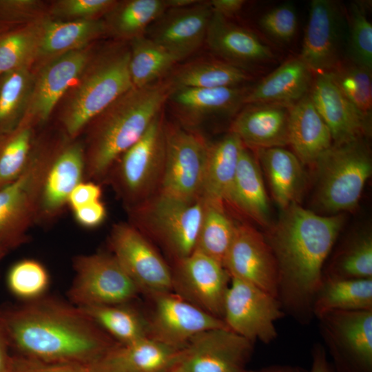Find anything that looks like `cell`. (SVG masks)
Segmentation results:
<instances>
[{
  "mask_svg": "<svg viewBox=\"0 0 372 372\" xmlns=\"http://www.w3.org/2000/svg\"><path fill=\"white\" fill-rule=\"evenodd\" d=\"M0 324L15 356L90 366L118 343L81 308L47 295L0 307Z\"/></svg>",
  "mask_w": 372,
  "mask_h": 372,
  "instance_id": "obj_1",
  "label": "cell"
},
{
  "mask_svg": "<svg viewBox=\"0 0 372 372\" xmlns=\"http://www.w3.org/2000/svg\"><path fill=\"white\" fill-rule=\"evenodd\" d=\"M266 239L276 257L278 298L285 313L302 324L313 317V304L323 267L344 223L342 214L322 216L298 203L282 210Z\"/></svg>",
  "mask_w": 372,
  "mask_h": 372,
  "instance_id": "obj_2",
  "label": "cell"
},
{
  "mask_svg": "<svg viewBox=\"0 0 372 372\" xmlns=\"http://www.w3.org/2000/svg\"><path fill=\"white\" fill-rule=\"evenodd\" d=\"M171 92L164 79L143 87H132L96 118L84 152V180L105 181L116 161L163 111Z\"/></svg>",
  "mask_w": 372,
  "mask_h": 372,
  "instance_id": "obj_3",
  "label": "cell"
},
{
  "mask_svg": "<svg viewBox=\"0 0 372 372\" xmlns=\"http://www.w3.org/2000/svg\"><path fill=\"white\" fill-rule=\"evenodd\" d=\"M128 211L130 223L156 241L174 262L195 250L204 211L201 198L185 200L159 192Z\"/></svg>",
  "mask_w": 372,
  "mask_h": 372,
  "instance_id": "obj_4",
  "label": "cell"
},
{
  "mask_svg": "<svg viewBox=\"0 0 372 372\" xmlns=\"http://www.w3.org/2000/svg\"><path fill=\"white\" fill-rule=\"evenodd\" d=\"M317 203L331 214L355 208L372 173L369 147L363 139L333 144L317 160Z\"/></svg>",
  "mask_w": 372,
  "mask_h": 372,
  "instance_id": "obj_5",
  "label": "cell"
},
{
  "mask_svg": "<svg viewBox=\"0 0 372 372\" xmlns=\"http://www.w3.org/2000/svg\"><path fill=\"white\" fill-rule=\"evenodd\" d=\"M165 125L162 111L116 161L105 179L128 211L160 192L165 161Z\"/></svg>",
  "mask_w": 372,
  "mask_h": 372,
  "instance_id": "obj_6",
  "label": "cell"
},
{
  "mask_svg": "<svg viewBox=\"0 0 372 372\" xmlns=\"http://www.w3.org/2000/svg\"><path fill=\"white\" fill-rule=\"evenodd\" d=\"M59 152H32L21 174L0 189L1 246L12 250L28 240V230L37 224L46 176Z\"/></svg>",
  "mask_w": 372,
  "mask_h": 372,
  "instance_id": "obj_7",
  "label": "cell"
},
{
  "mask_svg": "<svg viewBox=\"0 0 372 372\" xmlns=\"http://www.w3.org/2000/svg\"><path fill=\"white\" fill-rule=\"evenodd\" d=\"M130 50L108 52L99 60L72 98L63 119L68 136L74 138L133 86L129 72Z\"/></svg>",
  "mask_w": 372,
  "mask_h": 372,
  "instance_id": "obj_8",
  "label": "cell"
},
{
  "mask_svg": "<svg viewBox=\"0 0 372 372\" xmlns=\"http://www.w3.org/2000/svg\"><path fill=\"white\" fill-rule=\"evenodd\" d=\"M72 266L74 277L68 297L78 307L129 303L141 293L112 254L79 255Z\"/></svg>",
  "mask_w": 372,
  "mask_h": 372,
  "instance_id": "obj_9",
  "label": "cell"
},
{
  "mask_svg": "<svg viewBox=\"0 0 372 372\" xmlns=\"http://www.w3.org/2000/svg\"><path fill=\"white\" fill-rule=\"evenodd\" d=\"M165 161L160 192L200 198L209 144L197 132L165 122Z\"/></svg>",
  "mask_w": 372,
  "mask_h": 372,
  "instance_id": "obj_10",
  "label": "cell"
},
{
  "mask_svg": "<svg viewBox=\"0 0 372 372\" xmlns=\"http://www.w3.org/2000/svg\"><path fill=\"white\" fill-rule=\"evenodd\" d=\"M285 314L276 297L249 282L231 278L223 318L231 331L254 344L256 341L269 344L276 340V322Z\"/></svg>",
  "mask_w": 372,
  "mask_h": 372,
  "instance_id": "obj_11",
  "label": "cell"
},
{
  "mask_svg": "<svg viewBox=\"0 0 372 372\" xmlns=\"http://www.w3.org/2000/svg\"><path fill=\"white\" fill-rule=\"evenodd\" d=\"M316 318L339 372H372V310L331 311Z\"/></svg>",
  "mask_w": 372,
  "mask_h": 372,
  "instance_id": "obj_12",
  "label": "cell"
},
{
  "mask_svg": "<svg viewBox=\"0 0 372 372\" xmlns=\"http://www.w3.org/2000/svg\"><path fill=\"white\" fill-rule=\"evenodd\" d=\"M112 254L148 296L172 291V267L147 238L130 223L114 224L109 236Z\"/></svg>",
  "mask_w": 372,
  "mask_h": 372,
  "instance_id": "obj_13",
  "label": "cell"
},
{
  "mask_svg": "<svg viewBox=\"0 0 372 372\" xmlns=\"http://www.w3.org/2000/svg\"><path fill=\"white\" fill-rule=\"evenodd\" d=\"M172 273V292L223 320L231 278L220 263L194 250L186 258L174 262Z\"/></svg>",
  "mask_w": 372,
  "mask_h": 372,
  "instance_id": "obj_14",
  "label": "cell"
},
{
  "mask_svg": "<svg viewBox=\"0 0 372 372\" xmlns=\"http://www.w3.org/2000/svg\"><path fill=\"white\" fill-rule=\"evenodd\" d=\"M149 297L153 302L152 313L147 317L149 337L169 346L184 349L191 339L203 331L228 328L222 319L172 291Z\"/></svg>",
  "mask_w": 372,
  "mask_h": 372,
  "instance_id": "obj_15",
  "label": "cell"
},
{
  "mask_svg": "<svg viewBox=\"0 0 372 372\" xmlns=\"http://www.w3.org/2000/svg\"><path fill=\"white\" fill-rule=\"evenodd\" d=\"M223 265L230 278L254 285L278 298L276 257L266 238L252 226L237 225Z\"/></svg>",
  "mask_w": 372,
  "mask_h": 372,
  "instance_id": "obj_16",
  "label": "cell"
},
{
  "mask_svg": "<svg viewBox=\"0 0 372 372\" xmlns=\"http://www.w3.org/2000/svg\"><path fill=\"white\" fill-rule=\"evenodd\" d=\"M253 350L254 343L228 328L213 329L189 341L182 364L187 372H240Z\"/></svg>",
  "mask_w": 372,
  "mask_h": 372,
  "instance_id": "obj_17",
  "label": "cell"
},
{
  "mask_svg": "<svg viewBox=\"0 0 372 372\" xmlns=\"http://www.w3.org/2000/svg\"><path fill=\"white\" fill-rule=\"evenodd\" d=\"M343 18L338 4L313 0L299 58L313 75L329 73L340 61Z\"/></svg>",
  "mask_w": 372,
  "mask_h": 372,
  "instance_id": "obj_18",
  "label": "cell"
},
{
  "mask_svg": "<svg viewBox=\"0 0 372 372\" xmlns=\"http://www.w3.org/2000/svg\"><path fill=\"white\" fill-rule=\"evenodd\" d=\"M211 15L209 2L204 1L185 8H167L149 26L145 35L179 62L205 41Z\"/></svg>",
  "mask_w": 372,
  "mask_h": 372,
  "instance_id": "obj_19",
  "label": "cell"
},
{
  "mask_svg": "<svg viewBox=\"0 0 372 372\" xmlns=\"http://www.w3.org/2000/svg\"><path fill=\"white\" fill-rule=\"evenodd\" d=\"M309 94L331 132L333 144L363 139L370 134L371 123L347 99L329 73L314 75Z\"/></svg>",
  "mask_w": 372,
  "mask_h": 372,
  "instance_id": "obj_20",
  "label": "cell"
},
{
  "mask_svg": "<svg viewBox=\"0 0 372 372\" xmlns=\"http://www.w3.org/2000/svg\"><path fill=\"white\" fill-rule=\"evenodd\" d=\"M205 41L219 59L247 72L275 59L269 45L256 34L213 12Z\"/></svg>",
  "mask_w": 372,
  "mask_h": 372,
  "instance_id": "obj_21",
  "label": "cell"
},
{
  "mask_svg": "<svg viewBox=\"0 0 372 372\" xmlns=\"http://www.w3.org/2000/svg\"><path fill=\"white\" fill-rule=\"evenodd\" d=\"M249 87L183 88L172 91L167 103L185 127L215 116L237 114Z\"/></svg>",
  "mask_w": 372,
  "mask_h": 372,
  "instance_id": "obj_22",
  "label": "cell"
},
{
  "mask_svg": "<svg viewBox=\"0 0 372 372\" xmlns=\"http://www.w3.org/2000/svg\"><path fill=\"white\" fill-rule=\"evenodd\" d=\"M291 107L267 103L246 104L236 114L229 132L254 150L284 147L289 145Z\"/></svg>",
  "mask_w": 372,
  "mask_h": 372,
  "instance_id": "obj_23",
  "label": "cell"
},
{
  "mask_svg": "<svg viewBox=\"0 0 372 372\" xmlns=\"http://www.w3.org/2000/svg\"><path fill=\"white\" fill-rule=\"evenodd\" d=\"M84 149L74 143L61 149L45 178L37 224H49L68 204L74 189L84 180Z\"/></svg>",
  "mask_w": 372,
  "mask_h": 372,
  "instance_id": "obj_24",
  "label": "cell"
},
{
  "mask_svg": "<svg viewBox=\"0 0 372 372\" xmlns=\"http://www.w3.org/2000/svg\"><path fill=\"white\" fill-rule=\"evenodd\" d=\"M333 143L331 132L308 93L290 108L289 145L302 165H314Z\"/></svg>",
  "mask_w": 372,
  "mask_h": 372,
  "instance_id": "obj_25",
  "label": "cell"
},
{
  "mask_svg": "<svg viewBox=\"0 0 372 372\" xmlns=\"http://www.w3.org/2000/svg\"><path fill=\"white\" fill-rule=\"evenodd\" d=\"M313 74L299 58H292L249 87L245 105L278 103L292 106L310 90Z\"/></svg>",
  "mask_w": 372,
  "mask_h": 372,
  "instance_id": "obj_26",
  "label": "cell"
},
{
  "mask_svg": "<svg viewBox=\"0 0 372 372\" xmlns=\"http://www.w3.org/2000/svg\"><path fill=\"white\" fill-rule=\"evenodd\" d=\"M226 201L262 226H269L271 209L259 163L245 146Z\"/></svg>",
  "mask_w": 372,
  "mask_h": 372,
  "instance_id": "obj_27",
  "label": "cell"
},
{
  "mask_svg": "<svg viewBox=\"0 0 372 372\" xmlns=\"http://www.w3.org/2000/svg\"><path fill=\"white\" fill-rule=\"evenodd\" d=\"M88 61L87 53L80 50L68 51L43 70L33 99V112L46 120L70 86L82 73Z\"/></svg>",
  "mask_w": 372,
  "mask_h": 372,
  "instance_id": "obj_28",
  "label": "cell"
},
{
  "mask_svg": "<svg viewBox=\"0 0 372 372\" xmlns=\"http://www.w3.org/2000/svg\"><path fill=\"white\" fill-rule=\"evenodd\" d=\"M255 152L279 207L283 210L298 203L304 175L302 163L296 154L280 147L259 149Z\"/></svg>",
  "mask_w": 372,
  "mask_h": 372,
  "instance_id": "obj_29",
  "label": "cell"
},
{
  "mask_svg": "<svg viewBox=\"0 0 372 372\" xmlns=\"http://www.w3.org/2000/svg\"><path fill=\"white\" fill-rule=\"evenodd\" d=\"M244 146L239 137L231 132L209 145L200 195L204 201H226Z\"/></svg>",
  "mask_w": 372,
  "mask_h": 372,
  "instance_id": "obj_30",
  "label": "cell"
},
{
  "mask_svg": "<svg viewBox=\"0 0 372 372\" xmlns=\"http://www.w3.org/2000/svg\"><path fill=\"white\" fill-rule=\"evenodd\" d=\"M251 79L247 71L213 59H198L180 65L174 68L164 78L172 91L242 86Z\"/></svg>",
  "mask_w": 372,
  "mask_h": 372,
  "instance_id": "obj_31",
  "label": "cell"
},
{
  "mask_svg": "<svg viewBox=\"0 0 372 372\" xmlns=\"http://www.w3.org/2000/svg\"><path fill=\"white\" fill-rule=\"evenodd\" d=\"M185 348L146 337L129 344L118 343L105 355L135 372H167L182 361Z\"/></svg>",
  "mask_w": 372,
  "mask_h": 372,
  "instance_id": "obj_32",
  "label": "cell"
},
{
  "mask_svg": "<svg viewBox=\"0 0 372 372\" xmlns=\"http://www.w3.org/2000/svg\"><path fill=\"white\" fill-rule=\"evenodd\" d=\"M372 310V278H322L313 316L331 311Z\"/></svg>",
  "mask_w": 372,
  "mask_h": 372,
  "instance_id": "obj_33",
  "label": "cell"
},
{
  "mask_svg": "<svg viewBox=\"0 0 372 372\" xmlns=\"http://www.w3.org/2000/svg\"><path fill=\"white\" fill-rule=\"evenodd\" d=\"M81 309L119 344H129L149 337L147 317L130 302Z\"/></svg>",
  "mask_w": 372,
  "mask_h": 372,
  "instance_id": "obj_34",
  "label": "cell"
},
{
  "mask_svg": "<svg viewBox=\"0 0 372 372\" xmlns=\"http://www.w3.org/2000/svg\"><path fill=\"white\" fill-rule=\"evenodd\" d=\"M177 63L171 54L145 34L131 40L129 72L133 87L163 79Z\"/></svg>",
  "mask_w": 372,
  "mask_h": 372,
  "instance_id": "obj_35",
  "label": "cell"
},
{
  "mask_svg": "<svg viewBox=\"0 0 372 372\" xmlns=\"http://www.w3.org/2000/svg\"><path fill=\"white\" fill-rule=\"evenodd\" d=\"M203 202L204 211L195 250L224 267L237 224L227 214L224 203Z\"/></svg>",
  "mask_w": 372,
  "mask_h": 372,
  "instance_id": "obj_36",
  "label": "cell"
},
{
  "mask_svg": "<svg viewBox=\"0 0 372 372\" xmlns=\"http://www.w3.org/2000/svg\"><path fill=\"white\" fill-rule=\"evenodd\" d=\"M329 73L351 104L367 121L371 123V70L351 61H340Z\"/></svg>",
  "mask_w": 372,
  "mask_h": 372,
  "instance_id": "obj_37",
  "label": "cell"
},
{
  "mask_svg": "<svg viewBox=\"0 0 372 372\" xmlns=\"http://www.w3.org/2000/svg\"><path fill=\"white\" fill-rule=\"evenodd\" d=\"M167 8L165 0L125 1L113 12L110 26L118 36L132 40L144 35Z\"/></svg>",
  "mask_w": 372,
  "mask_h": 372,
  "instance_id": "obj_38",
  "label": "cell"
},
{
  "mask_svg": "<svg viewBox=\"0 0 372 372\" xmlns=\"http://www.w3.org/2000/svg\"><path fill=\"white\" fill-rule=\"evenodd\" d=\"M103 30L104 23L94 20L50 23L44 29L40 48L46 54L76 50Z\"/></svg>",
  "mask_w": 372,
  "mask_h": 372,
  "instance_id": "obj_39",
  "label": "cell"
},
{
  "mask_svg": "<svg viewBox=\"0 0 372 372\" xmlns=\"http://www.w3.org/2000/svg\"><path fill=\"white\" fill-rule=\"evenodd\" d=\"M50 274L39 261L25 258L13 264L6 276L9 291L21 302L40 298L47 295Z\"/></svg>",
  "mask_w": 372,
  "mask_h": 372,
  "instance_id": "obj_40",
  "label": "cell"
},
{
  "mask_svg": "<svg viewBox=\"0 0 372 372\" xmlns=\"http://www.w3.org/2000/svg\"><path fill=\"white\" fill-rule=\"evenodd\" d=\"M322 278H372L371 234L361 235L346 245Z\"/></svg>",
  "mask_w": 372,
  "mask_h": 372,
  "instance_id": "obj_41",
  "label": "cell"
},
{
  "mask_svg": "<svg viewBox=\"0 0 372 372\" xmlns=\"http://www.w3.org/2000/svg\"><path fill=\"white\" fill-rule=\"evenodd\" d=\"M32 153V131L24 126L0 143V189L23 171Z\"/></svg>",
  "mask_w": 372,
  "mask_h": 372,
  "instance_id": "obj_42",
  "label": "cell"
},
{
  "mask_svg": "<svg viewBox=\"0 0 372 372\" xmlns=\"http://www.w3.org/2000/svg\"><path fill=\"white\" fill-rule=\"evenodd\" d=\"M351 61L372 69V24L364 3H352L349 12Z\"/></svg>",
  "mask_w": 372,
  "mask_h": 372,
  "instance_id": "obj_43",
  "label": "cell"
},
{
  "mask_svg": "<svg viewBox=\"0 0 372 372\" xmlns=\"http://www.w3.org/2000/svg\"><path fill=\"white\" fill-rule=\"evenodd\" d=\"M259 27L273 40L287 43L295 37L298 28L296 8L291 3H285L264 13L259 19Z\"/></svg>",
  "mask_w": 372,
  "mask_h": 372,
  "instance_id": "obj_44",
  "label": "cell"
},
{
  "mask_svg": "<svg viewBox=\"0 0 372 372\" xmlns=\"http://www.w3.org/2000/svg\"><path fill=\"white\" fill-rule=\"evenodd\" d=\"M27 83L23 68L7 73L0 86V131L9 126L23 96Z\"/></svg>",
  "mask_w": 372,
  "mask_h": 372,
  "instance_id": "obj_45",
  "label": "cell"
},
{
  "mask_svg": "<svg viewBox=\"0 0 372 372\" xmlns=\"http://www.w3.org/2000/svg\"><path fill=\"white\" fill-rule=\"evenodd\" d=\"M32 41L24 32L12 34L0 41V74L23 68L31 52Z\"/></svg>",
  "mask_w": 372,
  "mask_h": 372,
  "instance_id": "obj_46",
  "label": "cell"
},
{
  "mask_svg": "<svg viewBox=\"0 0 372 372\" xmlns=\"http://www.w3.org/2000/svg\"><path fill=\"white\" fill-rule=\"evenodd\" d=\"M112 0H66L59 3L57 9L64 15L71 17H90L112 8Z\"/></svg>",
  "mask_w": 372,
  "mask_h": 372,
  "instance_id": "obj_47",
  "label": "cell"
},
{
  "mask_svg": "<svg viewBox=\"0 0 372 372\" xmlns=\"http://www.w3.org/2000/svg\"><path fill=\"white\" fill-rule=\"evenodd\" d=\"M12 372H89V366L48 363L14 355Z\"/></svg>",
  "mask_w": 372,
  "mask_h": 372,
  "instance_id": "obj_48",
  "label": "cell"
},
{
  "mask_svg": "<svg viewBox=\"0 0 372 372\" xmlns=\"http://www.w3.org/2000/svg\"><path fill=\"white\" fill-rule=\"evenodd\" d=\"M102 189L99 183L92 181H83L70 194L68 205L73 210L83 206L101 200Z\"/></svg>",
  "mask_w": 372,
  "mask_h": 372,
  "instance_id": "obj_49",
  "label": "cell"
},
{
  "mask_svg": "<svg viewBox=\"0 0 372 372\" xmlns=\"http://www.w3.org/2000/svg\"><path fill=\"white\" fill-rule=\"evenodd\" d=\"M76 221L85 228H94L105 219L107 211L104 204L96 201L73 210Z\"/></svg>",
  "mask_w": 372,
  "mask_h": 372,
  "instance_id": "obj_50",
  "label": "cell"
},
{
  "mask_svg": "<svg viewBox=\"0 0 372 372\" xmlns=\"http://www.w3.org/2000/svg\"><path fill=\"white\" fill-rule=\"evenodd\" d=\"M208 2L213 13L225 18L237 14L246 3L244 0H211Z\"/></svg>",
  "mask_w": 372,
  "mask_h": 372,
  "instance_id": "obj_51",
  "label": "cell"
},
{
  "mask_svg": "<svg viewBox=\"0 0 372 372\" xmlns=\"http://www.w3.org/2000/svg\"><path fill=\"white\" fill-rule=\"evenodd\" d=\"M309 372H336L329 362L325 347L316 344L311 352V366ZM337 372H339L337 370Z\"/></svg>",
  "mask_w": 372,
  "mask_h": 372,
  "instance_id": "obj_52",
  "label": "cell"
},
{
  "mask_svg": "<svg viewBox=\"0 0 372 372\" xmlns=\"http://www.w3.org/2000/svg\"><path fill=\"white\" fill-rule=\"evenodd\" d=\"M13 363L14 355L0 324V372H12Z\"/></svg>",
  "mask_w": 372,
  "mask_h": 372,
  "instance_id": "obj_53",
  "label": "cell"
},
{
  "mask_svg": "<svg viewBox=\"0 0 372 372\" xmlns=\"http://www.w3.org/2000/svg\"><path fill=\"white\" fill-rule=\"evenodd\" d=\"M89 372H135L105 355L89 366Z\"/></svg>",
  "mask_w": 372,
  "mask_h": 372,
  "instance_id": "obj_54",
  "label": "cell"
},
{
  "mask_svg": "<svg viewBox=\"0 0 372 372\" xmlns=\"http://www.w3.org/2000/svg\"><path fill=\"white\" fill-rule=\"evenodd\" d=\"M199 1V0H165L167 8H185L194 5Z\"/></svg>",
  "mask_w": 372,
  "mask_h": 372,
  "instance_id": "obj_55",
  "label": "cell"
},
{
  "mask_svg": "<svg viewBox=\"0 0 372 372\" xmlns=\"http://www.w3.org/2000/svg\"><path fill=\"white\" fill-rule=\"evenodd\" d=\"M269 372H304V371L298 366H271Z\"/></svg>",
  "mask_w": 372,
  "mask_h": 372,
  "instance_id": "obj_56",
  "label": "cell"
},
{
  "mask_svg": "<svg viewBox=\"0 0 372 372\" xmlns=\"http://www.w3.org/2000/svg\"><path fill=\"white\" fill-rule=\"evenodd\" d=\"M167 372H187V371L184 368L181 361L180 363L172 368Z\"/></svg>",
  "mask_w": 372,
  "mask_h": 372,
  "instance_id": "obj_57",
  "label": "cell"
},
{
  "mask_svg": "<svg viewBox=\"0 0 372 372\" xmlns=\"http://www.w3.org/2000/svg\"><path fill=\"white\" fill-rule=\"evenodd\" d=\"M10 251V249L4 247L0 246V261L4 258V256Z\"/></svg>",
  "mask_w": 372,
  "mask_h": 372,
  "instance_id": "obj_58",
  "label": "cell"
},
{
  "mask_svg": "<svg viewBox=\"0 0 372 372\" xmlns=\"http://www.w3.org/2000/svg\"><path fill=\"white\" fill-rule=\"evenodd\" d=\"M270 369L271 367L269 368H265V369H261V370H258V371H250V370H247L246 369L240 371V372H269L270 371Z\"/></svg>",
  "mask_w": 372,
  "mask_h": 372,
  "instance_id": "obj_59",
  "label": "cell"
}]
</instances>
